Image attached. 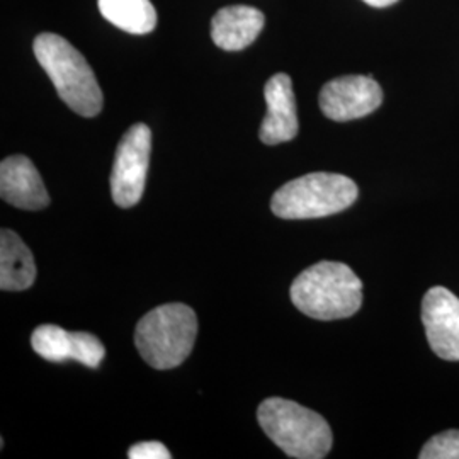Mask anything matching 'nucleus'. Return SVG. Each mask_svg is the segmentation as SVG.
I'll use <instances>...</instances> for the list:
<instances>
[{
	"mask_svg": "<svg viewBox=\"0 0 459 459\" xmlns=\"http://www.w3.org/2000/svg\"><path fill=\"white\" fill-rule=\"evenodd\" d=\"M33 51L58 96L74 113L83 117L100 113L104 104L102 91L79 49L58 34L41 33L34 39Z\"/></svg>",
	"mask_w": 459,
	"mask_h": 459,
	"instance_id": "obj_1",
	"label": "nucleus"
},
{
	"mask_svg": "<svg viewBox=\"0 0 459 459\" xmlns=\"http://www.w3.org/2000/svg\"><path fill=\"white\" fill-rule=\"evenodd\" d=\"M290 295L296 308L310 318L341 320L361 308L362 282L349 265L322 261L293 281Z\"/></svg>",
	"mask_w": 459,
	"mask_h": 459,
	"instance_id": "obj_2",
	"label": "nucleus"
},
{
	"mask_svg": "<svg viewBox=\"0 0 459 459\" xmlns=\"http://www.w3.org/2000/svg\"><path fill=\"white\" fill-rule=\"evenodd\" d=\"M259 426L269 439L290 458L322 459L332 449L327 420L299 403L284 398H267L257 411Z\"/></svg>",
	"mask_w": 459,
	"mask_h": 459,
	"instance_id": "obj_3",
	"label": "nucleus"
},
{
	"mask_svg": "<svg viewBox=\"0 0 459 459\" xmlns=\"http://www.w3.org/2000/svg\"><path fill=\"white\" fill-rule=\"evenodd\" d=\"M197 337V316L182 303H167L148 312L136 325L134 344L155 369H172L186 361Z\"/></svg>",
	"mask_w": 459,
	"mask_h": 459,
	"instance_id": "obj_4",
	"label": "nucleus"
},
{
	"mask_svg": "<svg viewBox=\"0 0 459 459\" xmlns=\"http://www.w3.org/2000/svg\"><path fill=\"white\" fill-rule=\"evenodd\" d=\"M359 196L356 182L341 174L313 172L286 182L271 199V210L282 220H313L341 213Z\"/></svg>",
	"mask_w": 459,
	"mask_h": 459,
	"instance_id": "obj_5",
	"label": "nucleus"
},
{
	"mask_svg": "<svg viewBox=\"0 0 459 459\" xmlns=\"http://www.w3.org/2000/svg\"><path fill=\"white\" fill-rule=\"evenodd\" d=\"M152 153V132L147 125L136 123L123 134L116 148L111 174L113 201L119 208H132L145 191Z\"/></svg>",
	"mask_w": 459,
	"mask_h": 459,
	"instance_id": "obj_6",
	"label": "nucleus"
},
{
	"mask_svg": "<svg viewBox=\"0 0 459 459\" xmlns=\"http://www.w3.org/2000/svg\"><path fill=\"white\" fill-rule=\"evenodd\" d=\"M318 102L328 119L344 123L375 113L383 102V91L369 75H345L325 83Z\"/></svg>",
	"mask_w": 459,
	"mask_h": 459,
	"instance_id": "obj_7",
	"label": "nucleus"
},
{
	"mask_svg": "<svg viewBox=\"0 0 459 459\" xmlns=\"http://www.w3.org/2000/svg\"><path fill=\"white\" fill-rule=\"evenodd\" d=\"M422 324L430 349L444 361H459V298L443 286L422 299Z\"/></svg>",
	"mask_w": 459,
	"mask_h": 459,
	"instance_id": "obj_8",
	"label": "nucleus"
},
{
	"mask_svg": "<svg viewBox=\"0 0 459 459\" xmlns=\"http://www.w3.org/2000/svg\"><path fill=\"white\" fill-rule=\"evenodd\" d=\"M34 352L51 362H82L98 369L106 356V349L96 335L87 332H66L56 325H39L31 335Z\"/></svg>",
	"mask_w": 459,
	"mask_h": 459,
	"instance_id": "obj_9",
	"label": "nucleus"
},
{
	"mask_svg": "<svg viewBox=\"0 0 459 459\" xmlns=\"http://www.w3.org/2000/svg\"><path fill=\"white\" fill-rule=\"evenodd\" d=\"M264 98L267 104V115L261 125V142L265 145H279L291 142L298 134L295 92L290 75L276 74L265 87Z\"/></svg>",
	"mask_w": 459,
	"mask_h": 459,
	"instance_id": "obj_10",
	"label": "nucleus"
},
{
	"mask_svg": "<svg viewBox=\"0 0 459 459\" xmlns=\"http://www.w3.org/2000/svg\"><path fill=\"white\" fill-rule=\"evenodd\" d=\"M0 196L21 210H43L49 196L33 162L24 155H13L0 164Z\"/></svg>",
	"mask_w": 459,
	"mask_h": 459,
	"instance_id": "obj_11",
	"label": "nucleus"
},
{
	"mask_svg": "<svg viewBox=\"0 0 459 459\" xmlns=\"http://www.w3.org/2000/svg\"><path fill=\"white\" fill-rule=\"evenodd\" d=\"M265 24L263 13L250 5H229L212 21V39L218 48L240 51L250 47Z\"/></svg>",
	"mask_w": 459,
	"mask_h": 459,
	"instance_id": "obj_12",
	"label": "nucleus"
},
{
	"mask_svg": "<svg viewBox=\"0 0 459 459\" xmlns=\"http://www.w3.org/2000/svg\"><path fill=\"white\" fill-rule=\"evenodd\" d=\"M36 281L33 254L13 230L0 233V288L4 291L30 290Z\"/></svg>",
	"mask_w": 459,
	"mask_h": 459,
	"instance_id": "obj_13",
	"label": "nucleus"
},
{
	"mask_svg": "<svg viewBox=\"0 0 459 459\" xmlns=\"http://www.w3.org/2000/svg\"><path fill=\"white\" fill-rule=\"evenodd\" d=\"M98 5L106 21L126 33H152L157 26V11L150 0H98Z\"/></svg>",
	"mask_w": 459,
	"mask_h": 459,
	"instance_id": "obj_14",
	"label": "nucleus"
},
{
	"mask_svg": "<svg viewBox=\"0 0 459 459\" xmlns=\"http://www.w3.org/2000/svg\"><path fill=\"white\" fill-rule=\"evenodd\" d=\"M420 459H459V430H446L434 436L422 447Z\"/></svg>",
	"mask_w": 459,
	"mask_h": 459,
	"instance_id": "obj_15",
	"label": "nucleus"
},
{
	"mask_svg": "<svg viewBox=\"0 0 459 459\" xmlns=\"http://www.w3.org/2000/svg\"><path fill=\"white\" fill-rule=\"evenodd\" d=\"M130 459H169L172 455L164 444L157 441H148V443L134 444L128 451Z\"/></svg>",
	"mask_w": 459,
	"mask_h": 459,
	"instance_id": "obj_16",
	"label": "nucleus"
},
{
	"mask_svg": "<svg viewBox=\"0 0 459 459\" xmlns=\"http://www.w3.org/2000/svg\"><path fill=\"white\" fill-rule=\"evenodd\" d=\"M362 2H366V4H368V5H371V7H377V9H381V7L394 5V4H396L398 0H362Z\"/></svg>",
	"mask_w": 459,
	"mask_h": 459,
	"instance_id": "obj_17",
	"label": "nucleus"
}]
</instances>
